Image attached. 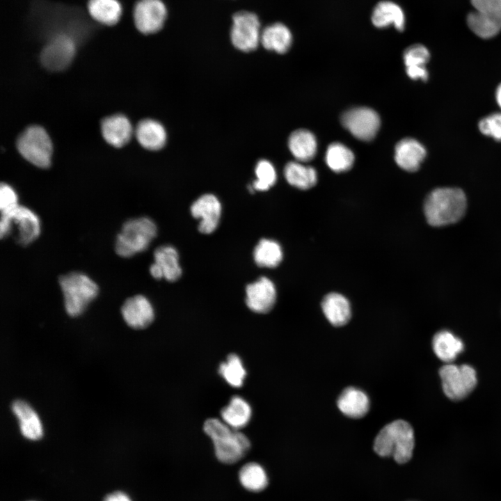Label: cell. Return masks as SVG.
<instances>
[{
    "label": "cell",
    "instance_id": "5",
    "mask_svg": "<svg viewBox=\"0 0 501 501\" xmlns=\"http://www.w3.org/2000/svg\"><path fill=\"white\" fill-rule=\"evenodd\" d=\"M65 310L70 317L81 315L99 294L97 283L90 276L79 271H72L58 278Z\"/></svg>",
    "mask_w": 501,
    "mask_h": 501
},
{
    "label": "cell",
    "instance_id": "31",
    "mask_svg": "<svg viewBox=\"0 0 501 501\" xmlns=\"http://www.w3.org/2000/svg\"><path fill=\"white\" fill-rule=\"evenodd\" d=\"M154 262L161 270L163 278L169 282L177 280L182 275L179 264V256L175 248L170 246H163L155 249Z\"/></svg>",
    "mask_w": 501,
    "mask_h": 501
},
{
    "label": "cell",
    "instance_id": "36",
    "mask_svg": "<svg viewBox=\"0 0 501 501\" xmlns=\"http://www.w3.org/2000/svg\"><path fill=\"white\" fill-rule=\"evenodd\" d=\"M219 374L232 387L240 388L246 378V372L241 358L236 354H230L219 366Z\"/></svg>",
    "mask_w": 501,
    "mask_h": 501
},
{
    "label": "cell",
    "instance_id": "24",
    "mask_svg": "<svg viewBox=\"0 0 501 501\" xmlns=\"http://www.w3.org/2000/svg\"><path fill=\"white\" fill-rule=\"evenodd\" d=\"M135 134L138 143L150 150H160L166 142V132L164 126L152 119L141 120L136 128Z\"/></svg>",
    "mask_w": 501,
    "mask_h": 501
},
{
    "label": "cell",
    "instance_id": "17",
    "mask_svg": "<svg viewBox=\"0 0 501 501\" xmlns=\"http://www.w3.org/2000/svg\"><path fill=\"white\" fill-rule=\"evenodd\" d=\"M246 303L256 313H267L273 308L276 300V287L271 280L261 277L247 285Z\"/></svg>",
    "mask_w": 501,
    "mask_h": 501
},
{
    "label": "cell",
    "instance_id": "14",
    "mask_svg": "<svg viewBox=\"0 0 501 501\" xmlns=\"http://www.w3.org/2000/svg\"><path fill=\"white\" fill-rule=\"evenodd\" d=\"M13 231H16L15 239L17 244L26 246L33 243L40 235L41 221L38 214L30 208L19 205L10 213Z\"/></svg>",
    "mask_w": 501,
    "mask_h": 501
},
{
    "label": "cell",
    "instance_id": "41",
    "mask_svg": "<svg viewBox=\"0 0 501 501\" xmlns=\"http://www.w3.org/2000/svg\"><path fill=\"white\" fill-rule=\"evenodd\" d=\"M104 501H132L124 493L115 492L106 496Z\"/></svg>",
    "mask_w": 501,
    "mask_h": 501
},
{
    "label": "cell",
    "instance_id": "35",
    "mask_svg": "<svg viewBox=\"0 0 501 501\" xmlns=\"http://www.w3.org/2000/svg\"><path fill=\"white\" fill-rule=\"evenodd\" d=\"M239 478L241 485L250 491H261L268 485V477L264 469L254 462L248 463L241 467Z\"/></svg>",
    "mask_w": 501,
    "mask_h": 501
},
{
    "label": "cell",
    "instance_id": "25",
    "mask_svg": "<svg viewBox=\"0 0 501 501\" xmlns=\"http://www.w3.org/2000/svg\"><path fill=\"white\" fill-rule=\"evenodd\" d=\"M321 308L326 319L335 326L345 325L351 318L350 303L342 294H327L322 301Z\"/></svg>",
    "mask_w": 501,
    "mask_h": 501
},
{
    "label": "cell",
    "instance_id": "16",
    "mask_svg": "<svg viewBox=\"0 0 501 501\" xmlns=\"http://www.w3.org/2000/svg\"><path fill=\"white\" fill-rule=\"evenodd\" d=\"M192 216L200 219L198 230L203 234H211L218 227L221 214V205L212 194H204L191 206Z\"/></svg>",
    "mask_w": 501,
    "mask_h": 501
},
{
    "label": "cell",
    "instance_id": "37",
    "mask_svg": "<svg viewBox=\"0 0 501 501\" xmlns=\"http://www.w3.org/2000/svg\"><path fill=\"white\" fill-rule=\"evenodd\" d=\"M257 180L253 183V189L257 191L269 189L276 181V172L272 164L265 159L259 161L255 166Z\"/></svg>",
    "mask_w": 501,
    "mask_h": 501
},
{
    "label": "cell",
    "instance_id": "40",
    "mask_svg": "<svg viewBox=\"0 0 501 501\" xmlns=\"http://www.w3.org/2000/svg\"><path fill=\"white\" fill-rule=\"evenodd\" d=\"M13 232V223L11 217L8 214H1L0 237L6 238Z\"/></svg>",
    "mask_w": 501,
    "mask_h": 501
},
{
    "label": "cell",
    "instance_id": "13",
    "mask_svg": "<svg viewBox=\"0 0 501 501\" xmlns=\"http://www.w3.org/2000/svg\"><path fill=\"white\" fill-rule=\"evenodd\" d=\"M166 16V8L161 0H138L134 7L135 26L143 34H152L160 31Z\"/></svg>",
    "mask_w": 501,
    "mask_h": 501
},
{
    "label": "cell",
    "instance_id": "30",
    "mask_svg": "<svg viewBox=\"0 0 501 501\" xmlns=\"http://www.w3.org/2000/svg\"><path fill=\"white\" fill-rule=\"evenodd\" d=\"M252 415L249 404L239 396H234L221 412L222 421L231 428L239 430L246 427Z\"/></svg>",
    "mask_w": 501,
    "mask_h": 501
},
{
    "label": "cell",
    "instance_id": "23",
    "mask_svg": "<svg viewBox=\"0 0 501 501\" xmlns=\"http://www.w3.org/2000/svg\"><path fill=\"white\" fill-rule=\"evenodd\" d=\"M429 58V51L424 45L416 44L408 47L403 55L407 75L413 80L427 81L429 73L426 64Z\"/></svg>",
    "mask_w": 501,
    "mask_h": 501
},
{
    "label": "cell",
    "instance_id": "4",
    "mask_svg": "<svg viewBox=\"0 0 501 501\" xmlns=\"http://www.w3.org/2000/svg\"><path fill=\"white\" fill-rule=\"evenodd\" d=\"M204 431L213 441L215 454L222 463H237L248 453L250 447L249 439L239 430L234 429L218 419L205 421Z\"/></svg>",
    "mask_w": 501,
    "mask_h": 501
},
{
    "label": "cell",
    "instance_id": "34",
    "mask_svg": "<svg viewBox=\"0 0 501 501\" xmlns=\"http://www.w3.org/2000/svg\"><path fill=\"white\" fill-rule=\"evenodd\" d=\"M325 160L333 171L341 173L352 167L354 154L346 145L340 143H333L326 150Z\"/></svg>",
    "mask_w": 501,
    "mask_h": 501
},
{
    "label": "cell",
    "instance_id": "43",
    "mask_svg": "<svg viewBox=\"0 0 501 501\" xmlns=\"http://www.w3.org/2000/svg\"><path fill=\"white\" fill-rule=\"evenodd\" d=\"M495 96L496 102L501 109V83L496 88Z\"/></svg>",
    "mask_w": 501,
    "mask_h": 501
},
{
    "label": "cell",
    "instance_id": "21",
    "mask_svg": "<svg viewBox=\"0 0 501 501\" xmlns=\"http://www.w3.org/2000/svg\"><path fill=\"white\" fill-rule=\"evenodd\" d=\"M337 405L345 415L352 418H360L369 411V399L363 390L349 387L339 396Z\"/></svg>",
    "mask_w": 501,
    "mask_h": 501
},
{
    "label": "cell",
    "instance_id": "1",
    "mask_svg": "<svg viewBox=\"0 0 501 501\" xmlns=\"http://www.w3.org/2000/svg\"><path fill=\"white\" fill-rule=\"evenodd\" d=\"M31 17L35 27L49 38L57 35H67L78 44L86 39L94 29L93 24L79 8L45 1H37L33 3Z\"/></svg>",
    "mask_w": 501,
    "mask_h": 501
},
{
    "label": "cell",
    "instance_id": "22",
    "mask_svg": "<svg viewBox=\"0 0 501 501\" xmlns=\"http://www.w3.org/2000/svg\"><path fill=\"white\" fill-rule=\"evenodd\" d=\"M372 22L377 28L383 29L393 26L402 31L405 27V15L402 8L391 1H381L374 7Z\"/></svg>",
    "mask_w": 501,
    "mask_h": 501
},
{
    "label": "cell",
    "instance_id": "42",
    "mask_svg": "<svg viewBox=\"0 0 501 501\" xmlns=\"http://www.w3.org/2000/svg\"><path fill=\"white\" fill-rule=\"evenodd\" d=\"M150 273L151 276L157 280L164 278L163 273L161 272V269L154 262L153 264H152L150 267Z\"/></svg>",
    "mask_w": 501,
    "mask_h": 501
},
{
    "label": "cell",
    "instance_id": "10",
    "mask_svg": "<svg viewBox=\"0 0 501 501\" xmlns=\"http://www.w3.org/2000/svg\"><path fill=\"white\" fill-rule=\"evenodd\" d=\"M230 38L234 47L239 50L245 52L255 50L261 39L258 17L248 11L236 13L232 17Z\"/></svg>",
    "mask_w": 501,
    "mask_h": 501
},
{
    "label": "cell",
    "instance_id": "19",
    "mask_svg": "<svg viewBox=\"0 0 501 501\" xmlns=\"http://www.w3.org/2000/svg\"><path fill=\"white\" fill-rule=\"evenodd\" d=\"M12 411L19 420L22 434L27 439L36 440L42 438L43 429L41 421L31 406L23 400H15Z\"/></svg>",
    "mask_w": 501,
    "mask_h": 501
},
{
    "label": "cell",
    "instance_id": "38",
    "mask_svg": "<svg viewBox=\"0 0 501 501\" xmlns=\"http://www.w3.org/2000/svg\"><path fill=\"white\" fill-rule=\"evenodd\" d=\"M478 128L482 134L501 142V112L492 113L482 118Z\"/></svg>",
    "mask_w": 501,
    "mask_h": 501
},
{
    "label": "cell",
    "instance_id": "39",
    "mask_svg": "<svg viewBox=\"0 0 501 501\" xmlns=\"http://www.w3.org/2000/svg\"><path fill=\"white\" fill-rule=\"evenodd\" d=\"M19 205L17 194L14 189L7 183H1L0 186L1 214L10 213Z\"/></svg>",
    "mask_w": 501,
    "mask_h": 501
},
{
    "label": "cell",
    "instance_id": "27",
    "mask_svg": "<svg viewBox=\"0 0 501 501\" xmlns=\"http://www.w3.org/2000/svg\"><path fill=\"white\" fill-rule=\"evenodd\" d=\"M260 42L266 49L284 54L291 47L292 35L285 24L276 22L263 29Z\"/></svg>",
    "mask_w": 501,
    "mask_h": 501
},
{
    "label": "cell",
    "instance_id": "15",
    "mask_svg": "<svg viewBox=\"0 0 501 501\" xmlns=\"http://www.w3.org/2000/svg\"><path fill=\"white\" fill-rule=\"evenodd\" d=\"M120 312L125 323L135 329L148 327L154 318L151 303L141 294L127 299L121 306Z\"/></svg>",
    "mask_w": 501,
    "mask_h": 501
},
{
    "label": "cell",
    "instance_id": "2",
    "mask_svg": "<svg viewBox=\"0 0 501 501\" xmlns=\"http://www.w3.org/2000/svg\"><path fill=\"white\" fill-rule=\"evenodd\" d=\"M467 206L466 194L459 188L440 187L427 196L424 204L426 219L432 226H443L459 221Z\"/></svg>",
    "mask_w": 501,
    "mask_h": 501
},
{
    "label": "cell",
    "instance_id": "28",
    "mask_svg": "<svg viewBox=\"0 0 501 501\" xmlns=\"http://www.w3.org/2000/svg\"><path fill=\"white\" fill-rule=\"evenodd\" d=\"M87 8L94 21L105 26L116 24L122 14L118 0H88Z\"/></svg>",
    "mask_w": 501,
    "mask_h": 501
},
{
    "label": "cell",
    "instance_id": "11",
    "mask_svg": "<svg viewBox=\"0 0 501 501\" xmlns=\"http://www.w3.org/2000/svg\"><path fill=\"white\" fill-rule=\"evenodd\" d=\"M76 40L67 35L49 38L40 53V61L48 70L60 71L72 61L77 45Z\"/></svg>",
    "mask_w": 501,
    "mask_h": 501
},
{
    "label": "cell",
    "instance_id": "12",
    "mask_svg": "<svg viewBox=\"0 0 501 501\" xmlns=\"http://www.w3.org/2000/svg\"><path fill=\"white\" fill-rule=\"evenodd\" d=\"M343 127L356 138L369 141L376 135L380 127V118L372 109L357 107L343 113L341 118Z\"/></svg>",
    "mask_w": 501,
    "mask_h": 501
},
{
    "label": "cell",
    "instance_id": "33",
    "mask_svg": "<svg viewBox=\"0 0 501 501\" xmlns=\"http://www.w3.org/2000/svg\"><path fill=\"white\" fill-rule=\"evenodd\" d=\"M253 257L259 267L274 268L282 261V248L276 241L262 239L254 249Z\"/></svg>",
    "mask_w": 501,
    "mask_h": 501
},
{
    "label": "cell",
    "instance_id": "32",
    "mask_svg": "<svg viewBox=\"0 0 501 501\" xmlns=\"http://www.w3.org/2000/svg\"><path fill=\"white\" fill-rule=\"evenodd\" d=\"M284 174L290 185L303 190L312 187L317 180L316 170L312 167L302 164L300 161H291L287 164Z\"/></svg>",
    "mask_w": 501,
    "mask_h": 501
},
{
    "label": "cell",
    "instance_id": "18",
    "mask_svg": "<svg viewBox=\"0 0 501 501\" xmlns=\"http://www.w3.org/2000/svg\"><path fill=\"white\" fill-rule=\"evenodd\" d=\"M426 154L425 148L415 138H405L395 146V159L397 164L408 172L418 170Z\"/></svg>",
    "mask_w": 501,
    "mask_h": 501
},
{
    "label": "cell",
    "instance_id": "26",
    "mask_svg": "<svg viewBox=\"0 0 501 501\" xmlns=\"http://www.w3.org/2000/svg\"><path fill=\"white\" fill-rule=\"evenodd\" d=\"M432 347L435 354L443 361L451 363L464 349L463 340L452 331L443 329L436 333L432 338Z\"/></svg>",
    "mask_w": 501,
    "mask_h": 501
},
{
    "label": "cell",
    "instance_id": "8",
    "mask_svg": "<svg viewBox=\"0 0 501 501\" xmlns=\"http://www.w3.org/2000/svg\"><path fill=\"white\" fill-rule=\"evenodd\" d=\"M17 148L21 155L32 164L43 168L49 166L52 145L43 128L31 126L26 129L17 139Z\"/></svg>",
    "mask_w": 501,
    "mask_h": 501
},
{
    "label": "cell",
    "instance_id": "7",
    "mask_svg": "<svg viewBox=\"0 0 501 501\" xmlns=\"http://www.w3.org/2000/svg\"><path fill=\"white\" fill-rule=\"evenodd\" d=\"M442 388L452 400H460L472 391L477 383V372L470 365L446 363L439 369Z\"/></svg>",
    "mask_w": 501,
    "mask_h": 501
},
{
    "label": "cell",
    "instance_id": "6",
    "mask_svg": "<svg viewBox=\"0 0 501 501\" xmlns=\"http://www.w3.org/2000/svg\"><path fill=\"white\" fill-rule=\"evenodd\" d=\"M157 228L148 217H138L126 221L116 236L114 248L116 254L128 258L145 250L155 238Z\"/></svg>",
    "mask_w": 501,
    "mask_h": 501
},
{
    "label": "cell",
    "instance_id": "9",
    "mask_svg": "<svg viewBox=\"0 0 501 501\" xmlns=\"http://www.w3.org/2000/svg\"><path fill=\"white\" fill-rule=\"evenodd\" d=\"M474 10L467 17L469 28L482 38H491L501 31V0H471Z\"/></svg>",
    "mask_w": 501,
    "mask_h": 501
},
{
    "label": "cell",
    "instance_id": "20",
    "mask_svg": "<svg viewBox=\"0 0 501 501\" xmlns=\"http://www.w3.org/2000/svg\"><path fill=\"white\" fill-rule=\"evenodd\" d=\"M101 130L104 140L116 148L126 145L133 132L129 120L122 115H114L104 118L102 122Z\"/></svg>",
    "mask_w": 501,
    "mask_h": 501
},
{
    "label": "cell",
    "instance_id": "29",
    "mask_svg": "<svg viewBox=\"0 0 501 501\" xmlns=\"http://www.w3.org/2000/svg\"><path fill=\"white\" fill-rule=\"evenodd\" d=\"M288 146L292 155L300 162L310 161L317 152L316 138L306 129L293 132L289 137Z\"/></svg>",
    "mask_w": 501,
    "mask_h": 501
},
{
    "label": "cell",
    "instance_id": "3",
    "mask_svg": "<svg viewBox=\"0 0 501 501\" xmlns=\"http://www.w3.org/2000/svg\"><path fill=\"white\" fill-rule=\"evenodd\" d=\"M415 436L411 425L403 420L386 424L377 434L374 450L383 457L391 456L398 463H405L412 457Z\"/></svg>",
    "mask_w": 501,
    "mask_h": 501
}]
</instances>
